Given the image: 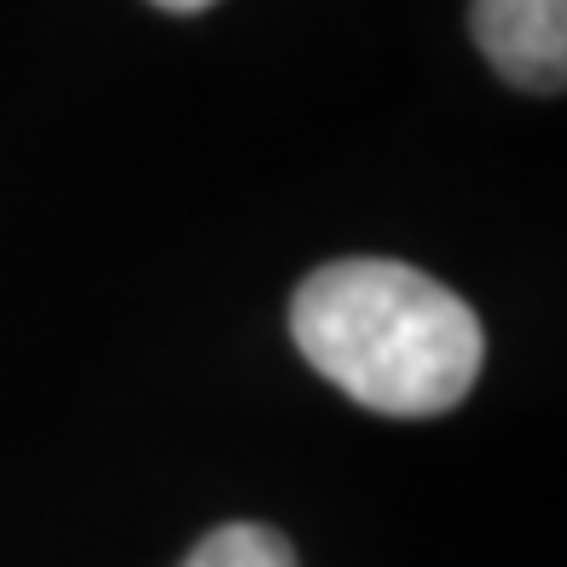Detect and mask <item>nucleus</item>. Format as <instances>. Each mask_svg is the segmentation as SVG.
Returning a JSON list of instances; mask_svg holds the SVG:
<instances>
[{
	"label": "nucleus",
	"instance_id": "4",
	"mask_svg": "<svg viewBox=\"0 0 567 567\" xmlns=\"http://www.w3.org/2000/svg\"><path fill=\"white\" fill-rule=\"evenodd\" d=\"M163 12H203V7H215V0H157Z\"/></svg>",
	"mask_w": 567,
	"mask_h": 567
},
{
	"label": "nucleus",
	"instance_id": "1",
	"mask_svg": "<svg viewBox=\"0 0 567 567\" xmlns=\"http://www.w3.org/2000/svg\"><path fill=\"white\" fill-rule=\"evenodd\" d=\"M290 337L324 382L382 417H441L486 365L475 307L405 261H330L301 278Z\"/></svg>",
	"mask_w": 567,
	"mask_h": 567
},
{
	"label": "nucleus",
	"instance_id": "3",
	"mask_svg": "<svg viewBox=\"0 0 567 567\" xmlns=\"http://www.w3.org/2000/svg\"><path fill=\"white\" fill-rule=\"evenodd\" d=\"M186 567H301L290 538L261 522H226L186 556Z\"/></svg>",
	"mask_w": 567,
	"mask_h": 567
},
{
	"label": "nucleus",
	"instance_id": "2",
	"mask_svg": "<svg viewBox=\"0 0 567 567\" xmlns=\"http://www.w3.org/2000/svg\"><path fill=\"white\" fill-rule=\"evenodd\" d=\"M481 59L522 93H561L567 82V0H470Z\"/></svg>",
	"mask_w": 567,
	"mask_h": 567
}]
</instances>
